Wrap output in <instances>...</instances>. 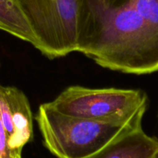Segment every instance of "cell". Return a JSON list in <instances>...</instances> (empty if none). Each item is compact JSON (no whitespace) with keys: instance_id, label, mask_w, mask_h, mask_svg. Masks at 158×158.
Masks as SVG:
<instances>
[{"instance_id":"6da1fadb","label":"cell","mask_w":158,"mask_h":158,"mask_svg":"<svg viewBox=\"0 0 158 158\" xmlns=\"http://www.w3.org/2000/svg\"><path fill=\"white\" fill-rule=\"evenodd\" d=\"M77 52L123 73L158 71V0H81Z\"/></svg>"},{"instance_id":"7a4b0ae2","label":"cell","mask_w":158,"mask_h":158,"mask_svg":"<svg viewBox=\"0 0 158 158\" xmlns=\"http://www.w3.org/2000/svg\"><path fill=\"white\" fill-rule=\"evenodd\" d=\"M147 108L124 118L88 119L57 112L46 103L36 120L45 148L57 158H88L124 131L142 124Z\"/></svg>"},{"instance_id":"3957f363","label":"cell","mask_w":158,"mask_h":158,"mask_svg":"<svg viewBox=\"0 0 158 158\" xmlns=\"http://www.w3.org/2000/svg\"><path fill=\"white\" fill-rule=\"evenodd\" d=\"M147 100L146 93L140 89L71 86L46 104L60 114L72 117L124 118L147 108Z\"/></svg>"},{"instance_id":"277c9868","label":"cell","mask_w":158,"mask_h":158,"mask_svg":"<svg viewBox=\"0 0 158 158\" xmlns=\"http://www.w3.org/2000/svg\"><path fill=\"white\" fill-rule=\"evenodd\" d=\"M0 119L12 149L22 151L33 140V114L24 93L13 86L0 85Z\"/></svg>"},{"instance_id":"5b68a950","label":"cell","mask_w":158,"mask_h":158,"mask_svg":"<svg viewBox=\"0 0 158 158\" xmlns=\"http://www.w3.org/2000/svg\"><path fill=\"white\" fill-rule=\"evenodd\" d=\"M88 158H158V138L146 134L141 124L122 132Z\"/></svg>"},{"instance_id":"8992f818","label":"cell","mask_w":158,"mask_h":158,"mask_svg":"<svg viewBox=\"0 0 158 158\" xmlns=\"http://www.w3.org/2000/svg\"><path fill=\"white\" fill-rule=\"evenodd\" d=\"M0 30L37 45V40L19 0H0Z\"/></svg>"},{"instance_id":"52a82bcc","label":"cell","mask_w":158,"mask_h":158,"mask_svg":"<svg viewBox=\"0 0 158 158\" xmlns=\"http://www.w3.org/2000/svg\"><path fill=\"white\" fill-rule=\"evenodd\" d=\"M21 153L9 146L7 134L0 119V158H22Z\"/></svg>"},{"instance_id":"ba28073f","label":"cell","mask_w":158,"mask_h":158,"mask_svg":"<svg viewBox=\"0 0 158 158\" xmlns=\"http://www.w3.org/2000/svg\"><path fill=\"white\" fill-rule=\"evenodd\" d=\"M100 1H102V2L108 5V6H116L123 3L125 0H100Z\"/></svg>"}]
</instances>
